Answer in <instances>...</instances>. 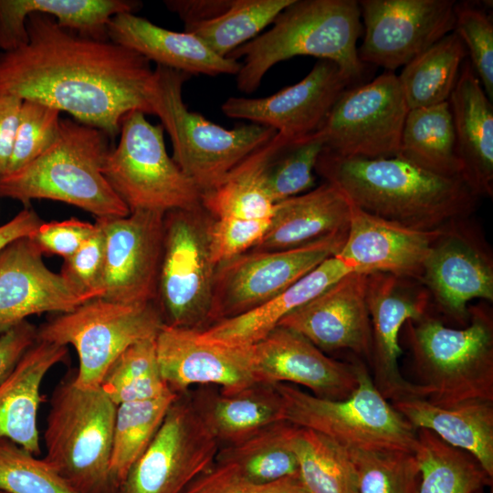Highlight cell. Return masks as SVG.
I'll list each match as a JSON object with an SVG mask.
<instances>
[{"instance_id": "obj_35", "label": "cell", "mask_w": 493, "mask_h": 493, "mask_svg": "<svg viewBox=\"0 0 493 493\" xmlns=\"http://www.w3.org/2000/svg\"><path fill=\"white\" fill-rule=\"evenodd\" d=\"M467 55L453 31L406 64L397 78L409 110L448 101Z\"/></svg>"}, {"instance_id": "obj_23", "label": "cell", "mask_w": 493, "mask_h": 493, "mask_svg": "<svg viewBox=\"0 0 493 493\" xmlns=\"http://www.w3.org/2000/svg\"><path fill=\"white\" fill-rule=\"evenodd\" d=\"M366 284V274L349 273L278 326L296 331L322 351L349 350L369 363L372 329Z\"/></svg>"}, {"instance_id": "obj_52", "label": "cell", "mask_w": 493, "mask_h": 493, "mask_svg": "<svg viewBox=\"0 0 493 493\" xmlns=\"http://www.w3.org/2000/svg\"><path fill=\"white\" fill-rule=\"evenodd\" d=\"M23 100L0 94V176L8 170Z\"/></svg>"}, {"instance_id": "obj_15", "label": "cell", "mask_w": 493, "mask_h": 493, "mask_svg": "<svg viewBox=\"0 0 493 493\" xmlns=\"http://www.w3.org/2000/svg\"><path fill=\"white\" fill-rule=\"evenodd\" d=\"M366 301L372 329V380L391 404L427 398V391L404 378L399 369V336L408 320L428 313L431 298L418 280L387 273L367 275Z\"/></svg>"}, {"instance_id": "obj_6", "label": "cell", "mask_w": 493, "mask_h": 493, "mask_svg": "<svg viewBox=\"0 0 493 493\" xmlns=\"http://www.w3.org/2000/svg\"><path fill=\"white\" fill-rule=\"evenodd\" d=\"M190 75L156 65L151 105L171 139L172 159L201 193L219 185L228 173L277 131L250 123L226 129L191 111L183 100Z\"/></svg>"}, {"instance_id": "obj_32", "label": "cell", "mask_w": 493, "mask_h": 493, "mask_svg": "<svg viewBox=\"0 0 493 493\" xmlns=\"http://www.w3.org/2000/svg\"><path fill=\"white\" fill-rule=\"evenodd\" d=\"M220 447L239 444L283 419L275 384L257 383L235 392H201L191 399Z\"/></svg>"}, {"instance_id": "obj_38", "label": "cell", "mask_w": 493, "mask_h": 493, "mask_svg": "<svg viewBox=\"0 0 493 493\" xmlns=\"http://www.w3.org/2000/svg\"><path fill=\"white\" fill-rule=\"evenodd\" d=\"M294 428L286 421L275 423L239 444L220 447L215 461L233 464L257 484L298 475V460L291 444Z\"/></svg>"}, {"instance_id": "obj_29", "label": "cell", "mask_w": 493, "mask_h": 493, "mask_svg": "<svg viewBox=\"0 0 493 493\" xmlns=\"http://www.w3.org/2000/svg\"><path fill=\"white\" fill-rule=\"evenodd\" d=\"M68 346L44 341L27 351L13 373L0 384V438L18 444L35 456L41 453L37 411L47 372L68 360Z\"/></svg>"}, {"instance_id": "obj_46", "label": "cell", "mask_w": 493, "mask_h": 493, "mask_svg": "<svg viewBox=\"0 0 493 493\" xmlns=\"http://www.w3.org/2000/svg\"><path fill=\"white\" fill-rule=\"evenodd\" d=\"M455 32L489 100L493 99V26L488 16L468 3H456Z\"/></svg>"}, {"instance_id": "obj_36", "label": "cell", "mask_w": 493, "mask_h": 493, "mask_svg": "<svg viewBox=\"0 0 493 493\" xmlns=\"http://www.w3.org/2000/svg\"><path fill=\"white\" fill-rule=\"evenodd\" d=\"M414 455L420 469L419 493H476L491 486L490 477L469 453L416 429Z\"/></svg>"}, {"instance_id": "obj_8", "label": "cell", "mask_w": 493, "mask_h": 493, "mask_svg": "<svg viewBox=\"0 0 493 493\" xmlns=\"http://www.w3.org/2000/svg\"><path fill=\"white\" fill-rule=\"evenodd\" d=\"M357 387L342 400L324 399L288 383L275 384L283 419L320 433L347 449L414 453L416 429L375 387L362 361H354Z\"/></svg>"}, {"instance_id": "obj_18", "label": "cell", "mask_w": 493, "mask_h": 493, "mask_svg": "<svg viewBox=\"0 0 493 493\" xmlns=\"http://www.w3.org/2000/svg\"><path fill=\"white\" fill-rule=\"evenodd\" d=\"M164 214L135 211L96 219L105 241L101 289L106 300L154 302L163 250Z\"/></svg>"}, {"instance_id": "obj_20", "label": "cell", "mask_w": 493, "mask_h": 493, "mask_svg": "<svg viewBox=\"0 0 493 493\" xmlns=\"http://www.w3.org/2000/svg\"><path fill=\"white\" fill-rule=\"evenodd\" d=\"M161 375L175 393L194 384L235 392L257 381L249 346L234 347L203 339L193 329L163 325L156 339Z\"/></svg>"}, {"instance_id": "obj_16", "label": "cell", "mask_w": 493, "mask_h": 493, "mask_svg": "<svg viewBox=\"0 0 493 493\" xmlns=\"http://www.w3.org/2000/svg\"><path fill=\"white\" fill-rule=\"evenodd\" d=\"M364 37L358 56L363 63L393 71L404 67L455 30L453 0L358 1Z\"/></svg>"}, {"instance_id": "obj_1", "label": "cell", "mask_w": 493, "mask_h": 493, "mask_svg": "<svg viewBox=\"0 0 493 493\" xmlns=\"http://www.w3.org/2000/svg\"><path fill=\"white\" fill-rule=\"evenodd\" d=\"M27 42L0 51V94L33 100L75 121L120 133L131 111L153 115V69L140 54L112 42L79 35L47 15L26 18Z\"/></svg>"}, {"instance_id": "obj_25", "label": "cell", "mask_w": 493, "mask_h": 493, "mask_svg": "<svg viewBox=\"0 0 493 493\" xmlns=\"http://www.w3.org/2000/svg\"><path fill=\"white\" fill-rule=\"evenodd\" d=\"M110 40L149 61L191 75H236L241 62L215 53L188 32L161 27L134 13L114 16L107 26Z\"/></svg>"}, {"instance_id": "obj_22", "label": "cell", "mask_w": 493, "mask_h": 493, "mask_svg": "<svg viewBox=\"0 0 493 493\" xmlns=\"http://www.w3.org/2000/svg\"><path fill=\"white\" fill-rule=\"evenodd\" d=\"M28 236L0 251V333L32 315L66 313L95 298L50 270Z\"/></svg>"}, {"instance_id": "obj_5", "label": "cell", "mask_w": 493, "mask_h": 493, "mask_svg": "<svg viewBox=\"0 0 493 493\" xmlns=\"http://www.w3.org/2000/svg\"><path fill=\"white\" fill-rule=\"evenodd\" d=\"M467 323L445 325L429 313L404 325L415 383L440 407L493 401V314L488 305H469Z\"/></svg>"}, {"instance_id": "obj_40", "label": "cell", "mask_w": 493, "mask_h": 493, "mask_svg": "<svg viewBox=\"0 0 493 493\" xmlns=\"http://www.w3.org/2000/svg\"><path fill=\"white\" fill-rule=\"evenodd\" d=\"M177 396L170 392L157 398L117 405L110 461L111 491L147 449Z\"/></svg>"}, {"instance_id": "obj_34", "label": "cell", "mask_w": 493, "mask_h": 493, "mask_svg": "<svg viewBox=\"0 0 493 493\" xmlns=\"http://www.w3.org/2000/svg\"><path fill=\"white\" fill-rule=\"evenodd\" d=\"M397 156L435 173L463 178L448 101L408 110Z\"/></svg>"}, {"instance_id": "obj_14", "label": "cell", "mask_w": 493, "mask_h": 493, "mask_svg": "<svg viewBox=\"0 0 493 493\" xmlns=\"http://www.w3.org/2000/svg\"><path fill=\"white\" fill-rule=\"evenodd\" d=\"M219 449L191 399L178 394L147 449L110 493H181L215 464Z\"/></svg>"}, {"instance_id": "obj_10", "label": "cell", "mask_w": 493, "mask_h": 493, "mask_svg": "<svg viewBox=\"0 0 493 493\" xmlns=\"http://www.w3.org/2000/svg\"><path fill=\"white\" fill-rule=\"evenodd\" d=\"M213 220L202 205L164 214L154 301L164 325L196 330L208 326L216 270L209 248Z\"/></svg>"}, {"instance_id": "obj_21", "label": "cell", "mask_w": 493, "mask_h": 493, "mask_svg": "<svg viewBox=\"0 0 493 493\" xmlns=\"http://www.w3.org/2000/svg\"><path fill=\"white\" fill-rule=\"evenodd\" d=\"M259 383L301 385L315 396L342 400L357 387L353 362L327 356L296 331L277 326L264 339L250 345Z\"/></svg>"}, {"instance_id": "obj_50", "label": "cell", "mask_w": 493, "mask_h": 493, "mask_svg": "<svg viewBox=\"0 0 493 493\" xmlns=\"http://www.w3.org/2000/svg\"><path fill=\"white\" fill-rule=\"evenodd\" d=\"M95 230L91 224L77 218L42 222L28 236L42 255L71 257Z\"/></svg>"}, {"instance_id": "obj_24", "label": "cell", "mask_w": 493, "mask_h": 493, "mask_svg": "<svg viewBox=\"0 0 493 493\" xmlns=\"http://www.w3.org/2000/svg\"><path fill=\"white\" fill-rule=\"evenodd\" d=\"M444 227L414 229L352 205L347 237L338 255L353 272L387 273L419 281L425 259Z\"/></svg>"}, {"instance_id": "obj_33", "label": "cell", "mask_w": 493, "mask_h": 493, "mask_svg": "<svg viewBox=\"0 0 493 493\" xmlns=\"http://www.w3.org/2000/svg\"><path fill=\"white\" fill-rule=\"evenodd\" d=\"M415 429L472 455L493 477V401L477 400L440 407L423 398L392 404Z\"/></svg>"}, {"instance_id": "obj_49", "label": "cell", "mask_w": 493, "mask_h": 493, "mask_svg": "<svg viewBox=\"0 0 493 493\" xmlns=\"http://www.w3.org/2000/svg\"><path fill=\"white\" fill-rule=\"evenodd\" d=\"M105 257V241L101 227L95 230L68 258L64 259L60 274L77 291L101 298V278Z\"/></svg>"}, {"instance_id": "obj_2", "label": "cell", "mask_w": 493, "mask_h": 493, "mask_svg": "<svg viewBox=\"0 0 493 493\" xmlns=\"http://www.w3.org/2000/svg\"><path fill=\"white\" fill-rule=\"evenodd\" d=\"M315 172L360 209L418 230L468 218L479 198L463 178L435 173L399 156L345 157L324 148Z\"/></svg>"}, {"instance_id": "obj_31", "label": "cell", "mask_w": 493, "mask_h": 493, "mask_svg": "<svg viewBox=\"0 0 493 493\" xmlns=\"http://www.w3.org/2000/svg\"><path fill=\"white\" fill-rule=\"evenodd\" d=\"M141 5L128 0H0V51L27 42L26 23L32 13L49 16L58 26L79 35L109 39L110 20L119 14H135Z\"/></svg>"}, {"instance_id": "obj_7", "label": "cell", "mask_w": 493, "mask_h": 493, "mask_svg": "<svg viewBox=\"0 0 493 493\" xmlns=\"http://www.w3.org/2000/svg\"><path fill=\"white\" fill-rule=\"evenodd\" d=\"M69 371L52 392L44 459L77 493H110L117 405L99 388H81Z\"/></svg>"}, {"instance_id": "obj_11", "label": "cell", "mask_w": 493, "mask_h": 493, "mask_svg": "<svg viewBox=\"0 0 493 493\" xmlns=\"http://www.w3.org/2000/svg\"><path fill=\"white\" fill-rule=\"evenodd\" d=\"M163 325L154 302L123 304L98 298L41 324L37 341L71 345L79 357L76 385L99 388L107 370L127 348L155 339Z\"/></svg>"}, {"instance_id": "obj_27", "label": "cell", "mask_w": 493, "mask_h": 493, "mask_svg": "<svg viewBox=\"0 0 493 493\" xmlns=\"http://www.w3.org/2000/svg\"><path fill=\"white\" fill-rule=\"evenodd\" d=\"M463 178L478 197L493 194V108L469 61L448 100Z\"/></svg>"}, {"instance_id": "obj_3", "label": "cell", "mask_w": 493, "mask_h": 493, "mask_svg": "<svg viewBox=\"0 0 493 493\" xmlns=\"http://www.w3.org/2000/svg\"><path fill=\"white\" fill-rule=\"evenodd\" d=\"M361 31V10L356 0H293L267 32L227 58H243L236 85L247 94L259 87L273 66L296 56L332 61L353 82L364 71L357 47Z\"/></svg>"}, {"instance_id": "obj_41", "label": "cell", "mask_w": 493, "mask_h": 493, "mask_svg": "<svg viewBox=\"0 0 493 493\" xmlns=\"http://www.w3.org/2000/svg\"><path fill=\"white\" fill-rule=\"evenodd\" d=\"M201 205L214 219L271 220L275 202L264 184L258 149L234 168L219 185L203 192Z\"/></svg>"}, {"instance_id": "obj_47", "label": "cell", "mask_w": 493, "mask_h": 493, "mask_svg": "<svg viewBox=\"0 0 493 493\" xmlns=\"http://www.w3.org/2000/svg\"><path fill=\"white\" fill-rule=\"evenodd\" d=\"M181 493H307L299 474L268 483L247 479L233 464L215 461Z\"/></svg>"}, {"instance_id": "obj_4", "label": "cell", "mask_w": 493, "mask_h": 493, "mask_svg": "<svg viewBox=\"0 0 493 493\" xmlns=\"http://www.w3.org/2000/svg\"><path fill=\"white\" fill-rule=\"evenodd\" d=\"M101 130L61 119L58 136L42 154L22 168L0 176V197L66 203L94 215L115 218L130 214L102 173L110 151Z\"/></svg>"}, {"instance_id": "obj_26", "label": "cell", "mask_w": 493, "mask_h": 493, "mask_svg": "<svg viewBox=\"0 0 493 493\" xmlns=\"http://www.w3.org/2000/svg\"><path fill=\"white\" fill-rule=\"evenodd\" d=\"M293 0H166L179 16L184 31L215 53L227 58L258 36Z\"/></svg>"}, {"instance_id": "obj_54", "label": "cell", "mask_w": 493, "mask_h": 493, "mask_svg": "<svg viewBox=\"0 0 493 493\" xmlns=\"http://www.w3.org/2000/svg\"><path fill=\"white\" fill-rule=\"evenodd\" d=\"M476 493H486V492H484L483 490H480V491H477Z\"/></svg>"}, {"instance_id": "obj_45", "label": "cell", "mask_w": 493, "mask_h": 493, "mask_svg": "<svg viewBox=\"0 0 493 493\" xmlns=\"http://www.w3.org/2000/svg\"><path fill=\"white\" fill-rule=\"evenodd\" d=\"M60 112L58 109L37 100H23L6 173L26 165L50 147L58 133Z\"/></svg>"}, {"instance_id": "obj_39", "label": "cell", "mask_w": 493, "mask_h": 493, "mask_svg": "<svg viewBox=\"0 0 493 493\" xmlns=\"http://www.w3.org/2000/svg\"><path fill=\"white\" fill-rule=\"evenodd\" d=\"M291 444L307 493H358L348 450L316 431L295 425Z\"/></svg>"}, {"instance_id": "obj_55", "label": "cell", "mask_w": 493, "mask_h": 493, "mask_svg": "<svg viewBox=\"0 0 493 493\" xmlns=\"http://www.w3.org/2000/svg\"><path fill=\"white\" fill-rule=\"evenodd\" d=\"M0 493H7V492L0 489Z\"/></svg>"}, {"instance_id": "obj_42", "label": "cell", "mask_w": 493, "mask_h": 493, "mask_svg": "<svg viewBox=\"0 0 493 493\" xmlns=\"http://www.w3.org/2000/svg\"><path fill=\"white\" fill-rule=\"evenodd\" d=\"M155 339L131 345L105 372L100 388L116 405L173 392L161 375Z\"/></svg>"}, {"instance_id": "obj_37", "label": "cell", "mask_w": 493, "mask_h": 493, "mask_svg": "<svg viewBox=\"0 0 493 493\" xmlns=\"http://www.w3.org/2000/svg\"><path fill=\"white\" fill-rule=\"evenodd\" d=\"M324 148L323 138L316 131L295 139L277 133L258 149L264 184L275 204L311 190Z\"/></svg>"}, {"instance_id": "obj_12", "label": "cell", "mask_w": 493, "mask_h": 493, "mask_svg": "<svg viewBox=\"0 0 493 493\" xmlns=\"http://www.w3.org/2000/svg\"><path fill=\"white\" fill-rule=\"evenodd\" d=\"M347 232L289 249L249 250L216 267L208 326L267 302L338 254ZM206 327V328H207Z\"/></svg>"}, {"instance_id": "obj_51", "label": "cell", "mask_w": 493, "mask_h": 493, "mask_svg": "<svg viewBox=\"0 0 493 493\" xmlns=\"http://www.w3.org/2000/svg\"><path fill=\"white\" fill-rule=\"evenodd\" d=\"M37 341V327L23 320L0 333V384L15 371Z\"/></svg>"}, {"instance_id": "obj_53", "label": "cell", "mask_w": 493, "mask_h": 493, "mask_svg": "<svg viewBox=\"0 0 493 493\" xmlns=\"http://www.w3.org/2000/svg\"><path fill=\"white\" fill-rule=\"evenodd\" d=\"M42 222L33 209L24 207L14 218L0 226V251L16 239L30 236Z\"/></svg>"}, {"instance_id": "obj_19", "label": "cell", "mask_w": 493, "mask_h": 493, "mask_svg": "<svg viewBox=\"0 0 493 493\" xmlns=\"http://www.w3.org/2000/svg\"><path fill=\"white\" fill-rule=\"evenodd\" d=\"M352 80L337 64L320 59L300 81L263 98L230 97L222 105L230 118L274 129L287 139L319 131Z\"/></svg>"}, {"instance_id": "obj_9", "label": "cell", "mask_w": 493, "mask_h": 493, "mask_svg": "<svg viewBox=\"0 0 493 493\" xmlns=\"http://www.w3.org/2000/svg\"><path fill=\"white\" fill-rule=\"evenodd\" d=\"M120 141L102 165L107 182L130 213L191 210L201 206V191L169 156L162 124L131 111L121 122Z\"/></svg>"}, {"instance_id": "obj_17", "label": "cell", "mask_w": 493, "mask_h": 493, "mask_svg": "<svg viewBox=\"0 0 493 493\" xmlns=\"http://www.w3.org/2000/svg\"><path fill=\"white\" fill-rule=\"evenodd\" d=\"M419 282L440 311L464 326L472 300L493 301L492 254L467 218L443 228L425 259Z\"/></svg>"}, {"instance_id": "obj_44", "label": "cell", "mask_w": 493, "mask_h": 493, "mask_svg": "<svg viewBox=\"0 0 493 493\" xmlns=\"http://www.w3.org/2000/svg\"><path fill=\"white\" fill-rule=\"evenodd\" d=\"M0 489L7 493H77L44 459L0 438Z\"/></svg>"}, {"instance_id": "obj_30", "label": "cell", "mask_w": 493, "mask_h": 493, "mask_svg": "<svg viewBox=\"0 0 493 493\" xmlns=\"http://www.w3.org/2000/svg\"><path fill=\"white\" fill-rule=\"evenodd\" d=\"M353 272L338 254L327 258L288 288L263 305L198 330L207 341L227 346H250L264 339L288 314Z\"/></svg>"}, {"instance_id": "obj_28", "label": "cell", "mask_w": 493, "mask_h": 493, "mask_svg": "<svg viewBox=\"0 0 493 493\" xmlns=\"http://www.w3.org/2000/svg\"><path fill=\"white\" fill-rule=\"evenodd\" d=\"M351 205L344 193L328 182L279 201L267 233L251 250L289 249L347 232Z\"/></svg>"}, {"instance_id": "obj_13", "label": "cell", "mask_w": 493, "mask_h": 493, "mask_svg": "<svg viewBox=\"0 0 493 493\" xmlns=\"http://www.w3.org/2000/svg\"><path fill=\"white\" fill-rule=\"evenodd\" d=\"M408 110L397 76L388 71L348 88L318 131L325 149L341 156L395 157Z\"/></svg>"}, {"instance_id": "obj_48", "label": "cell", "mask_w": 493, "mask_h": 493, "mask_svg": "<svg viewBox=\"0 0 493 493\" xmlns=\"http://www.w3.org/2000/svg\"><path fill=\"white\" fill-rule=\"evenodd\" d=\"M271 220L214 219L209 228V248L216 267L254 248L267 233Z\"/></svg>"}, {"instance_id": "obj_43", "label": "cell", "mask_w": 493, "mask_h": 493, "mask_svg": "<svg viewBox=\"0 0 493 493\" xmlns=\"http://www.w3.org/2000/svg\"><path fill=\"white\" fill-rule=\"evenodd\" d=\"M347 450L355 469L358 493H419L421 476L414 453Z\"/></svg>"}]
</instances>
